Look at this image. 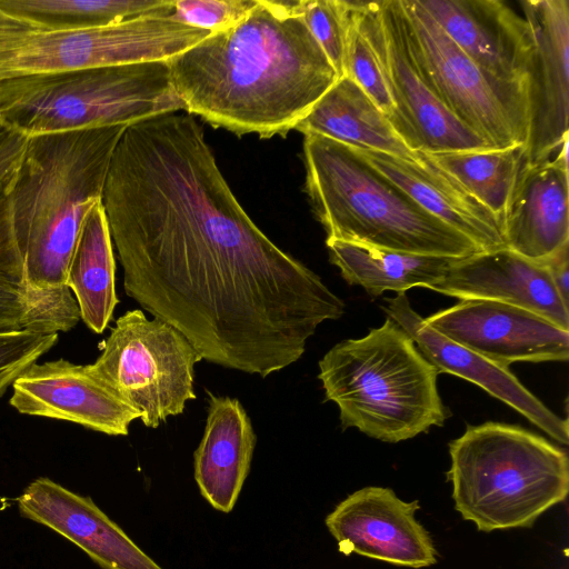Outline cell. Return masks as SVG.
<instances>
[{
	"instance_id": "obj_1",
	"label": "cell",
	"mask_w": 569,
	"mask_h": 569,
	"mask_svg": "<svg viewBox=\"0 0 569 569\" xmlns=\"http://www.w3.org/2000/svg\"><path fill=\"white\" fill-rule=\"evenodd\" d=\"M102 204L126 293L202 360L266 378L345 313L322 279L247 214L191 114L124 129Z\"/></svg>"
},
{
	"instance_id": "obj_2",
	"label": "cell",
	"mask_w": 569,
	"mask_h": 569,
	"mask_svg": "<svg viewBox=\"0 0 569 569\" xmlns=\"http://www.w3.org/2000/svg\"><path fill=\"white\" fill-rule=\"evenodd\" d=\"M188 114L237 136H286L339 76L284 0H258L233 28L167 61Z\"/></svg>"
},
{
	"instance_id": "obj_3",
	"label": "cell",
	"mask_w": 569,
	"mask_h": 569,
	"mask_svg": "<svg viewBox=\"0 0 569 569\" xmlns=\"http://www.w3.org/2000/svg\"><path fill=\"white\" fill-rule=\"evenodd\" d=\"M124 126L29 137L8 192L28 282L60 290L83 223L102 202Z\"/></svg>"
},
{
	"instance_id": "obj_4",
	"label": "cell",
	"mask_w": 569,
	"mask_h": 569,
	"mask_svg": "<svg viewBox=\"0 0 569 569\" xmlns=\"http://www.w3.org/2000/svg\"><path fill=\"white\" fill-rule=\"evenodd\" d=\"M306 192L326 240L398 252L467 258L481 252L420 207L352 147L305 134Z\"/></svg>"
},
{
	"instance_id": "obj_5",
	"label": "cell",
	"mask_w": 569,
	"mask_h": 569,
	"mask_svg": "<svg viewBox=\"0 0 569 569\" xmlns=\"http://www.w3.org/2000/svg\"><path fill=\"white\" fill-rule=\"evenodd\" d=\"M438 375L413 339L387 317L365 337L335 345L319 361L318 378L326 400L338 406L342 429L396 443L445 425Z\"/></svg>"
},
{
	"instance_id": "obj_6",
	"label": "cell",
	"mask_w": 569,
	"mask_h": 569,
	"mask_svg": "<svg viewBox=\"0 0 569 569\" xmlns=\"http://www.w3.org/2000/svg\"><path fill=\"white\" fill-rule=\"evenodd\" d=\"M449 455L455 508L480 531L529 528L567 498L566 451L522 427L467 426L450 441Z\"/></svg>"
},
{
	"instance_id": "obj_7",
	"label": "cell",
	"mask_w": 569,
	"mask_h": 569,
	"mask_svg": "<svg viewBox=\"0 0 569 569\" xmlns=\"http://www.w3.org/2000/svg\"><path fill=\"white\" fill-rule=\"evenodd\" d=\"M184 110L167 62L0 80V118L28 137L124 126Z\"/></svg>"
},
{
	"instance_id": "obj_8",
	"label": "cell",
	"mask_w": 569,
	"mask_h": 569,
	"mask_svg": "<svg viewBox=\"0 0 569 569\" xmlns=\"http://www.w3.org/2000/svg\"><path fill=\"white\" fill-rule=\"evenodd\" d=\"M411 54L427 83L490 149L526 146V81H503L473 62L418 0H400Z\"/></svg>"
},
{
	"instance_id": "obj_9",
	"label": "cell",
	"mask_w": 569,
	"mask_h": 569,
	"mask_svg": "<svg viewBox=\"0 0 569 569\" xmlns=\"http://www.w3.org/2000/svg\"><path fill=\"white\" fill-rule=\"evenodd\" d=\"M201 360L179 330L133 309L117 319L90 368L146 427L157 428L196 399L194 366Z\"/></svg>"
},
{
	"instance_id": "obj_10",
	"label": "cell",
	"mask_w": 569,
	"mask_h": 569,
	"mask_svg": "<svg viewBox=\"0 0 569 569\" xmlns=\"http://www.w3.org/2000/svg\"><path fill=\"white\" fill-rule=\"evenodd\" d=\"M211 32L168 17L72 31H34L0 50V80L42 72L167 62Z\"/></svg>"
},
{
	"instance_id": "obj_11",
	"label": "cell",
	"mask_w": 569,
	"mask_h": 569,
	"mask_svg": "<svg viewBox=\"0 0 569 569\" xmlns=\"http://www.w3.org/2000/svg\"><path fill=\"white\" fill-rule=\"evenodd\" d=\"M396 106L398 133L413 151L490 149L443 106L411 54L400 0L351 1Z\"/></svg>"
},
{
	"instance_id": "obj_12",
	"label": "cell",
	"mask_w": 569,
	"mask_h": 569,
	"mask_svg": "<svg viewBox=\"0 0 569 569\" xmlns=\"http://www.w3.org/2000/svg\"><path fill=\"white\" fill-rule=\"evenodd\" d=\"M532 40L526 76V164L553 158L568 142L569 1L521 0Z\"/></svg>"
},
{
	"instance_id": "obj_13",
	"label": "cell",
	"mask_w": 569,
	"mask_h": 569,
	"mask_svg": "<svg viewBox=\"0 0 569 569\" xmlns=\"http://www.w3.org/2000/svg\"><path fill=\"white\" fill-rule=\"evenodd\" d=\"M425 320L447 339L501 367L569 357V330L512 305L460 300Z\"/></svg>"
},
{
	"instance_id": "obj_14",
	"label": "cell",
	"mask_w": 569,
	"mask_h": 569,
	"mask_svg": "<svg viewBox=\"0 0 569 569\" xmlns=\"http://www.w3.org/2000/svg\"><path fill=\"white\" fill-rule=\"evenodd\" d=\"M419 508L390 488L366 487L338 503L326 526L343 555L418 569L437 562L433 541L415 517Z\"/></svg>"
},
{
	"instance_id": "obj_15",
	"label": "cell",
	"mask_w": 569,
	"mask_h": 569,
	"mask_svg": "<svg viewBox=\"0 0 569 569\" xmlns=\"http://www.w3.org/2000/svg\"><path fill=\"white\" fill-rule=\"evenodd\" d=\"M20 413L66 420L109 436H126L140 413L88 366L64 359L34 362L12 383Z\"/></svg>"
},
{
	"instance_id": "obj_16",
	"label": "cell",
	"mask_w": 569,
	"mask_h": 569,
	"mask_svg": "<svg viewBox=\"0 0 569 569\" xmlns=\"http://www.w3.org/2000/svg\"><path fill=\"white\" fill-rule=\"evenodd\" d=\"M387 317L397 322L415 341L419 351L438 373H450L486 390L513 408L556 441L568 445V420L548 409L509 370L459 346L432 329L417 313L406 293L387 299Z\"/></svg>"
},
{
	"instance_id": "obj_17",
	"label": "cell",
	"mask_w": 569,
	"mask_h": 569,
	"mask_svg": "<svg viewBox=\"0 0 569 569\" xmlns=\"http://www.w3.org/2000/svg\"><path fill=\"white\" fill-rule=\"evenodd\" d=\"M19 513L63 536L102 569H162L90 497L40 477L17 498Z\"/></svg>"
},
{
	"instance_id": "obj_18",
	"label": "cell",
	"mask_w": 569,
	"mask_h": 569,
	"mask_svg": "<svg viewBox=\"0 0 569 569\" xmlns=\"http://www.w3.org/2000/svg\"><path fill=\"white\" fill-rule=\"evenodd\" d=\"M479 67L503 81H526L532 40L526 19L501 0H418Z\"/></svg>"
},
{
	"instance_id": "obj_19",
	"label": "cell",
	"mask_w": 569,
	"mask_h": 569,
	"mask_svg": "<svg viewBox=\"0 0 569 569\" xmlns=\"http://www.w3.org/2000/svg\"><path fill=\"white\" fill-rule=\"evenodd\" d=\"M427 289L460 300L512 305L569 330V307L560 299L546 263L508 248L458 259L440 281Z\"/></svg>"
},
{
	"instance_id": "obj_20",
	"label": "cell",
	"mask_w": 569,
	"mask_h": 569,
	"mask_svg": "<svg viewBox=\"0 0 569 569\" xmlns=\"http://www.w3.org/2000/svg\"><path fill=\"white\" fill-rule=\"evenodd\" d=\"M568 142L546 161L525 163L503 219L506 247L545 262L569 244Z\"/></svg>"
},
{
	"instance_id": "obj_21",
	"label": "cell",
	"mask_w": 569,
	"mask_h": 569,
	"mask_svg": "<svg viewBox=\"0 0 569 569\" xmlns=\"http://www.w3.org/2000/svg\"><path fill=\"white\" fill-rule=\"evenodd\" d=\"M356 150L420 207L467 237L481 252L507 248L499 218L435 164L425 151H419L417 160H406L383 152Z\"/></svg>"
},
{
	"instance_id": "obj_22",
	"label": "cell",
	"mask_w": 569,
	"mask_h": 569,
	"mask_svg": "<svg viewBox=\"0 0 569 569\" xmlns=\"http://www.w3.org/2000/svg\"><path fill=\"white\" fill-rule=\"evenodd\" d=\"M207 393L206 427L193 455L194 479L214 509L229 512L249 473L256 433L238 399Z\"/></svg>"
},
{
	"instance_id": "obj_23",
	"label": "cell",
	"mask_w": 569,
	"mask_h": 569,
	"mask_svg": "<svg viewBox=\"0 0 569 569\" xmlns=\"http://www.w3.org/2000/svg\"><path fill=\"white\" fill-rule=\"evenodd\" d=\"M80 311L69 288L42 290L26 277L8 196L0 197V332L59 333L73 328Z\"/></svg>"
},
{
	"instance_id": "obj_24",
	"label": "cell",
	"mask_w": 569,
	"mask_h": 569,
	"mask_svg": "<svg viewBox=\"0 0 569 569\" xmlns=\"http://www.w3.org/2000/svg\"><path fill=\"white\" fill-rule=\"evenodd\" d=\"M303 134H319L349 147L417 160L389 118L351 79L343 76L296 126Z\"/></svg>"
},
{
	"instance_id": "obj_25",
	"label": "cell",
	"mask_w": 569,
	"mask_h": 569,
	"mask_svg": "<svg viewBox=\"0 0 569 569\" xmlns=\"http://www.w3.org/2000/svg\"><path fill=\"white\" fill-rule=\"evenodd\" d=\"M329 259L341 277L371 297L386 291L406 293L440 281L460 258L413 254L339 240H326Z\"/></svg>"
},
{
	"instance_id": "obj_26",
	"label": "cell",
	"mask_w": 569,
	"mask_h": 569,
	"mask_svg": "<svg viewBox=\"0 0 569 569\" xmlns=\"http://www.w3.org/2000/svg\"><path fill=\"white\" fill-rule=\"evenodd\" d=\"M102 202L87 217L67 269V287L73 292L80 318L102 333L118 303L116 263Z\"/></svg>"
},
{
	"instance_id": "obj_27",
	"label": "cell",
	"mask_w": 569,
	"mask_h": 569,
	"mask_svg": "<svg viewBox=\"0 0 569 569\" xmlns=\"http://www.w3.org/2000/svg\"><path fill=\"white\" fill-rule=\"evenodd\" d=\"M174 0H0V9L39 32L106 27L140 17H169Z\"/></svg>"
},
{
	"instance_id": "obj_28",
	"label": "cell",
	"mask_w": 569,
	"mask_h": 569,
	"mask_svg": "<svg viewBox=\"0 0 569 569\" xmlns=\"http://www.w3.org/2000/svg\"><path fill=\"white\" fill-rule=\"evenodd\" d=\"M426 153L435 164L497 216L503 227L509 201L526 163L525 146Z\"/></svg>"
},
{
	"instance_id": "obj_29",
	"label": "cell",
	"mask_w": 569,
	"mask_h": 569,
	"mask_svg": "<svg viewBox=\"0 0 569 569\" xmlns=\"http://www.w3.org/2000/svg\"><path fill=\"white\" fill-rule=\"evenodd\" d=\"M286 2L289 11L301 18L339 78L343 77L350 23L349 1L289 0Z\"/></svg>"
},
{
	"instance_id": "obj_30",
	"label": "cell",
	"mask_w": 569,
	"mask_h": 569,
	"mask_svg": "<svg viewBox=\"0 0 569 569\" xmlns=\"http://www.w3.org/2000/svg\"><path fill=\"white\" fill-rule=\"evenodd\" d=\"M350 3V23L345 59V73L355 81L385 112L398 132L399 118L389 93L378 58L363 33ZM399 134V133H398Z\"/></svg>"
},
{
	"instance_id": "obj_31",
	"label": "cell",
	"mask_w": 569,
	"mask_h": 569,
	"mask_svg": "<svg viewBox=\"0 0 569 569\" xmlns=\"http://www.w3.org/2000/svg\"><path fill=\"white\" fill-rule=\"evenodd\" d=\"M257 3L258 0H174L168 18L214 33L239 24Z\"/></svg>"
},
{
	"instance_id": "obj_32",
	"label": "cell",
	"mask_w": 569,
	"mask_h": 569,
	"mask_svg": "<svg viewBox=\"0 0 569 569\" xmlns=\"http://www.w3.org/2000/svg\"><path fill=\"white\" fill-rule=\"evenodd\" d=\"M58 341V333L28 330L0 332V397Z\"/></svg>"
},
{
	"instance_id": "obj_33",
	"label": "cell",
	"mask_w": 569,
	"mask_h": 569,
	"mask_svg": "<svg viewBox=\"0 0 569 569\" xmlns=\"http://www.w3.org/2000/svg\"><path fill=\"white\" fill-rule=\"evenodd\" d=\"M29 137L0 118V197L7 196L26 152Z\"/></svg>"
},
{
	"instance_id": "obj_34",
	"label": "cell",
	"mask_w": 569,
	"mask_h": 569,
	"mask_svg": "<svg viewBox=\"0 0 569 569\" xmlns=\"http://www.w3.org/2000/svg\"><path fill=\"white\" fill-rule=\"evenodd\" d=\"M543 263L549 269L551 280L560 299L569 307V244L565 246Z\"/></svg>"
},
{
	"instance_id": "obj_35",
	"label": "cell",
	"mask_w": 569,
	"mask_h": 569,
	"mask_svg": "<svg viewBox=\"0 0 569 569\" xmlns=\"http://www.w3.org/2000/svg\"><path fill=\"white\" fill-rule=\"evenodd\" d=\"M34 31L37 30L30 24L4 13L0 9V50L10 47Z\"/></svg>"
}]
</instances>
